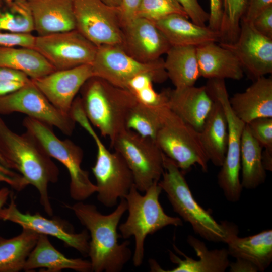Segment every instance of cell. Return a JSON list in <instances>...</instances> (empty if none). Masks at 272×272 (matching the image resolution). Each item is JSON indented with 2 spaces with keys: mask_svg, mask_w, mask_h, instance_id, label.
I'll return each mask as SVG.
<instances>
[{
  "mask_svg": "<svg viewBox=\"0 0 272 272\" xmlns=\"http://www.w3.org/2000/svg\"><path fill=\"white\" fill-rule=\"evenodd\" d=\"M94 76L91 64L55 70L32 80L48 101L62 113L71 115L73 103L84 83Z\"/></svg>",
  "mask_w": 272,
  "mask_h": 272,
  "instance_id": "17",
  "label": "cell"
},
{
  "mask_svg": "<svg viewBox=\"0 0 272 272\" xmlns=\"http://www.w3.org/2000/svg\"><path fill=\"white\" fill-rule=\"evenodd\" d=\"M27 83L13 80L0 81V97L16 91L22 87Z\"/></svg>",
  "mask_w": 272,
  "mask_h": 272,
  "instance_id": "46",
  "label": "cell"
},
{
  "mask_svg": "<svg viewBox=\"0 0 272 272\" xmlns=\"http://www.w3.org/2000/svg\"><path fill=\"white\" fill-rule=\"evenodd\" d=\"M30 80L25 74L21 72L0 67V81L13 80L28 82Z\"/></svg>",
  "mask_w": 272,
  "mask_h": 272,
  "instance_id": "44",
  "label": "cell"
},
{
  "mask_svg": "<svg viewBox=\"0 0 272 272\" xmlns=\"http://www.w3.org/2000/svg\"><path fill=\"white\" fill-rule=\"evenodd\" d=\"M222 17V0H210V13L208 26L212 30L219 33Z\"/></svg>",
  "mask_w": 272,
  "mask_h": 272,
  "instance_id": "43",
  "label": "cell"
},
{
  "mask_svg": "<svg viewBox=\"0 0 272 272\" xmlns=\"http://www.w3.org/2000/svg\"><path fill=\"white\" fill-rule=\"evenodd\" d=\"M35 36L31 33L0 32V46L34 48Z\"/></svg>",
  "mask_w": 272,
  "mask_h": 272,
  "instance_id": "38",
  "label": "cell"
},
{
  "mask_svg": "<svg viewBox=\"0 0 272 272\" xmlns=\"http://www.w3.org/2000/svg\"><path fill=\"white\" fill-rule=\"evenodd\" d=\"M167 107L184 122L199 132L214 101L206 86L177 89H166Z\"/></svg>",
  "mask_w": 272,
  "mask_h": 272,
  "instance_id": "19",
  "label": "cell"
},
{
  "mask_svg": "<svg viewBox=\"0 0 272 272\" xmlns=\"http://www.w3.org/2000/svg\"><path fill=\"white\" fill-rule=\"evenodd\" d=\"M226 243L229 256L246 260L263 272L272 262V230H263L251 236L239 237L237 226L229 222Z\"/></svg>",
  "mask_w": 272,
  "mask_h": 272,
  "instance_id": "21",
  "label": "cell"
},
{
  "mask_svg": "<svg viewBox=\"0 0 272 272\" xmlns=\"http://www.w3.org/2000/svg\"><path fill=\"white\" fill-rule=\"evenodd\" d=\"M263 148L253 137L245 124L241 138L240 170L243 188L254 189L263 184L266 178V171L262 162Z\"/></svg>",
  "mask_w": 272,
  "mask_h": 272,
  "instance_id": "30",
  "label": "cell"
},
{
  "mask_svg": "<svg viewBox=\"0 0 272 272\" xmlns=\"http://www.w3.org/2000/svg\"><path fill=\"white\" fill-rule=\"evenodd\" d=\"M142 0H121L118 7L122 26L138 17V12Z\"/></svg>",
  "mask_w": 272,
  "mask_h": 272,
  "instance_id": "41",
  "label": "cell"
},
{
  "mask_svg": "<svg viewBox=\"0 0 272 272\" xmlns=\"http://www.w3.org/2000/svg\"><path fill=\"white\" fill-rule=\"evenodd\" d=\"M22 125L51 158L57 160L67 170L72 199L82 201L96 192L97 186L90 180L89 172L81 167L84 153L78 145L70 140L60 139L51 126L35 119L27 116Z\"/></svg>",
  "mask_w": 272,
  "mask_h": 272,
  "instance_id": "7",
  "label": "cell"
},
{
  "mask_svg": "<svg viewBox=\"0 0 272 272\" xmlns=\"http://www.w3.org/2000/svg\"><path fill=\"white\" fill-rule=\"evenodd\" d=\"M187 241L195 252L198 259L187 256L173 244L175 251L184 259H181L169 251L170 259L177 266L168 270L160 267L158 271L224 272L229 267L230 262L227 249L209 250L204 242L192 235L187 237Z\"/></svg>",
  "mask_w": 272,
  "mask_h": 272,
  "instance_id": "24",
  "label": "cell"
},
{
  "mask_svg": "<svg viewBox=\"0 0 272 272\" xmlns=\"http://www.w3.org/2000/svg\"><path fill=\"white\" fill-rule=\"evenodd\" d=\"M0 67L21 72L32 80L55 71L37 50L27 47L0 46Z\"/></svg>",
  "mask_w": 272,
  "mask_h": 272,
  "instance_id": "29",
  "label": "cell"
},
{
  "mask_svg": "<svg viewBox=\"0 0 272 272\" xmlns=\"http://www.w3.org/2000/svg\"><path fill=\"white\" fill-rule=\"evenodd\" d=\"M230 272H257V267L250 262L241 258H236L234 262L230 263Z\"/></svg>",
  "mask_w": 272,
  "mask_h": 272,
  "instance_id": "45",
  "label": "cell"
},
{
  "mask_svg": "<svg viewBox=\"0 0 272 272\" xmlns=\"http://www.w3.org/2000/svg\"><path fill=\"white\" fill-rule=\"evenodd\" d=\"M272 6V0H248L242 20L251 23L261 12Z\"/></svg>",
  "mask_w": 272,
  "mask_h": 272,
  "instance_id": "42",
  "label": "cell"
},
{
  "mask_svg": "<svg viewBox=\"0 0 272 272\" xmlns=\"http://www.w3.org/2000/svg\"><path fill=\"white\" fill-rule=\"evenodd\" d=\"M262 162L266 171H272V148L262 150Z\"/></svg>",
  "mask_w": 272,
  "mask_h": 272,
  "instance_id": "47",
  "label": "cell"
},
{
  "mask_svg": "<svg viewBox=\"0 0 272 272\" xmlns=\"http://www.w3.org/2000/svg\"><path fill=\"white\" fill-rule=\"evenodd\" d=\"M165 106L152 108L137 102L127 115L126 128L155 140L162 125V110Z\"/></svg>",
  "mask_w": 272,
  "mask_h": 272,
  "instance_id": "32",
  "label": "cell"
},
{
  "mask_svg": "<svg viewBox=\"0 0 272 272\" xmlns=\"http://www.w3.org/2000/svg\"><path fill=\"white\" fill-rule=\"evenodd\" d=\"M0 172L5 175L16 178H23L22 176L17 172L3 166L0 163Z\"/></svg>",
  "mask_w": 272,
  "mask_h": 272,
  "instance_id": "49",
  "label": "cell"
},
{
  "mask_svg": "<svg viewBox=\"0 0 272 272\" xmlns=\"http://www.w3.org/2000/svg\"><path fill=\"white\" fill-rule=\"evenodd\" d=\"M91 66L94 76L124 89L132 78L142 74L151 75L155 83H163L168 79L163 59L142 62L128 54L120 45L97 47Z\"/></svg>",
  "mask_w": 272,
  "mask_h": 272,
  "instance_id": "11",
  "label": "cell"
},
{
  "mask_svg": "<svg viewBox=\"0 0 272 272\" xmlns=\"http://www.w3.org/2000/svg\"><path fill=\"white\" fill-rule=\"evenodd\" d=\"M81 102L89 122L110 144L126 129L127 115L137 101L126 89L116 86L101 78L93 76L81 89Z\"/></svg>",
  "mask_w": 272,
  "mask_h": 272,
  "instance_id": "3",
  "label": "cell"
},
{
  "mask_svg": "<svg viewBox=\"0 0 272 272\" xmlns=\"http://www.w3.org/2000/svg\"><path fill=\"white\" fill-rule=\"evenodd\" d=\"M213 100L214 103L212 109L199 134L202 146L209 161L216 166L221 167L227 151L228 127L221 104L218 101Z\"/></svg>",
  "mask_w": 272,
  "mask_h": 272,
  "instance_id": "27",
  "label": "cell"
},
{
  "mask_svg": "<svg viewBox=\"0 0 272 272\" xmlns=\"http://www.w3.org/2000/svg\"><path fill=\"white\" fill-rule=\"evenodd\" d=\"M72 116L92 137L97 146L96 160L92 171L96 181L97 199L106 207H113L119 199L124 198L134 184L131 171L119 153L107 149L81 106L73 108Z\"/></svg>",
  "mask_w": 272,
  "mask_h": 272,
  "instance_id": "6",
  "label": "cell"
},
{
  "mask_svg": "<svg viewBox=\"0 0 272 272\" xmlns=\"http://www.w3.org/2000/svg\"><path fill=\"white\" fill-rule=\"evenodd\" d=\"M76 29L99 47L121 45L123 26L118 7L101 0H73Z\"/></svg>",
  "mask_w": 272,
  "mask_h": 272,
  "instance_id": "12",
  "label": "cell"
},
{
  "mask_svg": "<svg viewBox=\"0 0 272 272\" xmlns=\"http://www.w3.org/2000/svg\"><path fill=\"white\" fill-rule=\"evenodd\" d=\"M183 15L174 14L156 22V25L165 37L171 46H199L219 42L218 32L208 26H200L188 20Z\"/></svg>",
  "mask_w": 272,
  "mask_h": 272,
  "instance_id": "23",
  "label": "cell"
},
{
  "mask_svg": "<svg viewBox=\"0 0 272 272\" xmlns=\"http://www.w3.org/2000/svg\"><path fill=\"white\" fill-rule=\"evenodd\" d=\"M38 36L76 29L73 0H27Z\"/></svg>",
  "mask_w": 272,
  "mask_h": 272,
  "instance_id": "22",
  "label": "cell"
},
{
  "mask_svg": "<svg viewBox=\"0 0 272 272\" xmlns=\"http://www.w3.org/2000/svg\"><path fill=\"white\" fill-rule=\"evenodd\" d=\"M200 77L212 79H241L244 71L234 54L216 42L196 47Z\"/></svg>",
  "mask_w": 272,
  "mask_h": 272,
  "instance_id": "25",
  "label": "cell"
},
{
  "mask_svg": "<svg viewBox=\"0 0 272 272\" xmlns=\"http://www.w3.org/2000/svg\"><path fill=\"white\" fill-rule=\"evenodd\" d=\"M231 108L245 124L259 118H272V79L258 78L242 92L229 99Z\"/></svg>",
  "mask_w": 272,
  "mask_h": 272,
  "instance_id": "20",
  "label": "cell"
},
{
  "mask_svg": "<svg viewBox=\"0 0 272 272\" xmlns=\"http://www.w3.org/2000/svg\"><path fill=\"white\" fill-rule=\"evenodd\" d=\"M251 23L258 32L272 38V6L259 14Z\"/></svg>",
  "mask_w": 272,
  "mask_h": 272,
  "instance_id": "40",
  "label": "cell"
},
{
  "mask_svg": "<svg viewBox=\"0 0 272 272\" xmlns=\"http://www.w3.org/2000/svg\"><path fill=\"white\" fill-rule=\"evenodd\" d=\"M164 60V68L175 89L194 86L200 77L196 47L171 46Z\"/></svg>",
  "mask_w": 272,
  "mask_h": 272,
  "instance_id": "28",
  "label": "cell"
},
{
  "mask_svg": "<svg viewBox=\"0 0 272 272\" xmlns=\"http://www.w3.org/2000/svg\"><path fill=\"white\" fill-rule=\"evenodd\" d=\"M248 0H222V17L219 33L220 42L232 43L237 39L240 22Z\"/></svg>",
  "mask_w": 272,
  "mask_h": 272,
  "instance_id": "34",
  "label": "cell"
},
{
  "mask_svg": "<svg viewBox=\"0 0 272 272\" xmlns=\"http://www.w3.org/2000/svg\"><path fill=\"white\" fill-rule=\"evenodd\" d=\"M162 152L181 171L195 164L207 172L209 159L202 146L199 132L184 122L167 106L162 110V125L155 139Z\"/></svg>",
  "mask_w": 272,
  "mask_h": 272,
  "instance_id": "9",
  "label": "cell"
},
{
  "mask_svg": "<svg viewBox=\"0 0 272 272\" xmlns=\"http://www.w3.org/2000/svg\"><path fill=\"white\" fill-rule=\"evenodd\" d=\"M0 163H1L2 165H3V166H5L4 160H3L2 157H1V155H0Z\"/></svg>",
  "mask_w": 272,
  "mask_h": 272,
  "instance_id": "52",
  "label": "cell"
},
{
  "mask_svg": "<svg viewBox=\"0 0 272 272\" xmlns=\"http://www.w3.org/2000/svg\"><path fill=\"white\" fill-rule=\"evenodd\" d=\"M11 194V191L7 187L0 189V210L6 203Z\"/></svg>",
  "mask_w": 272,
  "mask_h": 272,
  "instance_id": "48",
  "label": "cell"
},
{
  "mask_svg": "<svg viewBox=\"0 0 272 272\" xmlns=\"http://www.w3.org/2000/svg\"><path fill=\"white\" fill-rule=\"evenodd\" d=\"M10 197L8 206L0 210L1 220L17 224L22 229L31 230L39 234L54 237L83 256H88L90 235L87 230L75 233L66 222L59 218L48 219L39 213L32 214L21 212L17 208L12 194Z\"/></svg>",
  "mask_w": 272,
  "mask_h": 272,
  "instance_id": "16",
  "label": "cell"
},
{
  "mask_svg": "<svg viewBox=\"0 0 272 272\" xmlns=\"http://www.w3.org/2000/svg\"><path fill=\"white\" fill-rule=\"evenodd\" d=\"M69 207L90 233L88 256L92 271H121L132 256L129 241L118 242L120 237L117 232L118 224L127 211L125 199L121 198L115 210L108 215L99 212L96 206L83 201Z\"/></svg>",
  "mask_w": 272,
  "mask_h": 272,
  "instance_id": "1",
  "label": "cell"
},
{
  "mask_svg": "<svg viewBox=\"0 0 272 272\" xmlns=\"http://www.w3.org/2000/svg\"><path fill=\"white\" fill-rule=\"evenodd\" d=\"M153 83L154 79L151 75L142 74L134 77L128 82L126 89L140 104L152 108L167 106L166 89L158 93L154 89Z\"/></svg>",
  "mask_w": 272,
  "mask_h": 272,
  "instance_id": "35",
  "label": "cell"
},
{
  "mask_svg": "<svg viewBox=\"0 0 272 272\" xmlns=\"http://www.w3.org/2000/svg\"><path fill=\"white\" fill-rule=\"evenodd\" d=\"M0 4V31L16 33H31L34 31L32 13L27 0Z\"/></svg>",
  "mask_w": 272,
  "mask_h": 272,
  "instance_id": "33",
  "label": "cell"
},
{
  "mask_svg": "<svg viewBox=\"0 0 272 272\" xmlns=\"http://www.w3.org/2000/svg\"><path fill=\"white\" fill-rule=\"evenodd\" d=\"M111 146L124 159L139 191L145 192L160 180L164 172V153L155 140L126 129L116 137Z\"/></svg>",
  "mask_w": 272,
  "mask_h": 272,
  "instance_id": "10",
  "label": "cell"
},
{
  "mask_svg": "<svg viewBox=\"0 0 272 272\" xmlns=\"http://www.w3.org/2000/svg\"><path fill=\"white\" fill-rule=\"evenodd\" d=\"M17 1V0H0V1L2 2L4 4H9L11 2Z\"/></svg>",
  "mask_w": 272,
  "mask_h": 272,
  "instance_id": "51",
  "label": "cell"
},
{
  "mask_svg": "<svg viewBox=\"0 0 272 272\" xmlns=\"http://www.w3.org/2000/svg\"><path fill=\"white\" fill-rule=\"evenodd\" d=\"M0 155L5 167L17 171L28 185L36 188L45 212L52 216L48 186L58 180V168L33 136L26 131L15 133L1 117Z\"/></svg>",
  "mask_w": 272,
  "mask_h": 272,
  "instance_id": "2",
  "label": "cell"
},
{
  "mask_svg": "<svg viewBox=\"0 0 272 272\" xmlns=\"http://www.w3.org/2000/svg\"><path fill=\"white\" fill-rule=\"evenodd\" d=\"M34 48L55 70L92 64L97 46L76 29L35 36Z\"/></svg>",
  "mask_w": 272,
  "mask_h": 272,
  "instance_id": "14",
  "label": "cell"
},
{
  "mask_svg": "<svg viewBox=\"0 0 272 272\" xmlns=\"http://www.w3.org/2000/svg\"><path fill=\"white\" fill-rule=\"evenodd\" d=\"M120 46L132 57L144 63L158 60L171 47L154 22L139 17L123 26Z\"/></svg>",
  "mask_w": 272,
  "mask_h": 272,
  "instance_id": "18",
  "label": "cell"
},
{
  "mask_svg": "<svg viewBox=\"0 0 272 272\" xmlns=\"http://www.w3.org/2000/svg\"><path fill=\"white\" fill-rule=\"evenodd\" d=\"M183 7L188 18L199 25L205 26L209 19V13L201 6L198 0H176Z\"/></svg>",
  "mask_w": 272,
  "mask_h": 272,
  "instance_id": "39",
  "label": "cell"
},
{
  "mask_svg": "<svg viewBox=\"0 0 272 272\" xmlns=\"http://www.w3.org/2000/svg\"><path fill=\"white\" fill-rule=\"evenodd\" d=\"M38 237V233L26 229H23L19 235L11 238L0 236V272L23 270Z\"/></svg>",
  "mask_w": 272,
  "mask_h": 272,
  "instance_id": "31",
  "label": "cell"
},
{
  "mask_svg": "<svg viewBox=\"0 0 272 272\" xmlns=\"http://www.w3.org/2000/svg\"><path fill=\"white\" fill-rule=\"evenodd\" d=\"M19 112L55 126L65 135L72 134L76 122L71 115L56 109L31 79L16 91L0 97V114Z\"/></svg>",
  "mask_w": 272,
  "mask_h": 272,
  "instance_id": "13",
  "label": "cell"
},
{
  "mask_svg": "<svg viewBox=\"0 0 272 272\" xmlns=\"http://www.w3.org/2000/svg\"><path fill=\"white\" fill-rule=\"evenodd\" d=\"M263 149L272 148V118H259L246 124Z\"/></svg>",
  "mask_w": 272,
  "mask_h": 272,
  "instance_id": "37",
  "label": "cell"
},
{
  "mask_svg": "<svg viewBox=\"0 0 272 272\" xmlns=\"http://www.w3.org/2000/svg\"><path fill=\"white\" fill-rule=\"evenodd\" d=\"M164 172L158 184L166 193L174 212L189 223L196 234L210 242L226 243L228 222L218 223L210 210L194 198L181 170L164 154Z\"/></svg>",
  "mask_w": 272,
  "mask_h": 272,
  "instance_id": "4",
  "label": "cell"
},
{
  "mask_svg": "<svg viewBox=\"0 0 272 272\" xmlns=\"http://www.w3.org/2000/svg\"><path fill=\"white\" fill-rule=\"evenodd\" d=\"M174 14L188 18L183 7L176 0H142L138 17L155 22Z\"/></svg>",
  "mask_w": 272,
  "mask_h": 272,
  "instance_id": "36",
  "label": "cell"
},
{
  "mask_svg": "<svg viewBox=\"0 0 272 272\" xmlns=\"http://www.w3.org/2000/svg\"><path fill=\"white\" fill-rule=\"evenodd\" d=\"M106 4L115 7H119L121 4V0H101Z\"/></svg>",
  "mask_w": 272,
  "mask_h": 272,
  "instance_id": "50",
  "label": "cell"
},
{
  "mask_svg": "<svg viewBox=\"0 0 272 272\" xmlns=\"http://www.w3.org/2000/svg\"><path fill=\"white\" fill-rule=\"evenodd\" d=\"M38 268L47 272H59L70 269L78 272L92 271L90 261L81 258H69L57 250L50 242L47 235L39 234L37 242L29 254L23 270L31 271Z\"/></svg>",
  "mask_w": 272,
  "mask_h": 272,
  "instance_id": "26",
  "label": "cell"
},
{
  "mask_svg": "<svg viewBox=\"0 0 272 272\" xmlns=\"http://www.w3.org/2000/svg\"><path fill=\"white\" fill-rule=\"evenodd\" d=\"M162 191L158 182H155L143 195L133 184L124 197L128 215L118 228L122 238H134L135 248L132 257L135 267L140 266L143 263L144 243L147 235L169 225H183L181 218L170 216L164 211L159 200Z\"/></svg>",
  "mask_w": 272,
  "mask_h": 272,
  "instance_id": "5",
  "label": "cell"
},
{
  "mask_svg": "<svg viewBox=\"0 0 272 272\" xmlns=\"http://www.w3.org/2000/svg\"><path fill=\"white\" fill-rule=\"evenodd\" d=\"M213 100L221 104L227 121L228 140L225 158L217 175L218 184L226 199L231 202L238 201L243 187L240 179L241 138L245 124L233 112L225 80L208 79L206 85Z\"/></svg>",
  "mask_w": 272,
  "mask_h": 272,
  "instance_id": "8",
  "label": "cell"
},
{
  "mask_svg": "<svg viewBox=\"0 0 272 272\" xmlns=\"http://www.w3.org/2000/svg\"><path fill=\"white\" fill-rule=\"evenodd\" d=\"M234 43L219 44L231 50L248 76L254 80L272 73V38L258 32L251 23L241 20Z\"/></svg>",
  "mask_w": 272,
  "mask_h": 272,
  "instance_id": "15",
  "label": "cell"
}]
</instances>
